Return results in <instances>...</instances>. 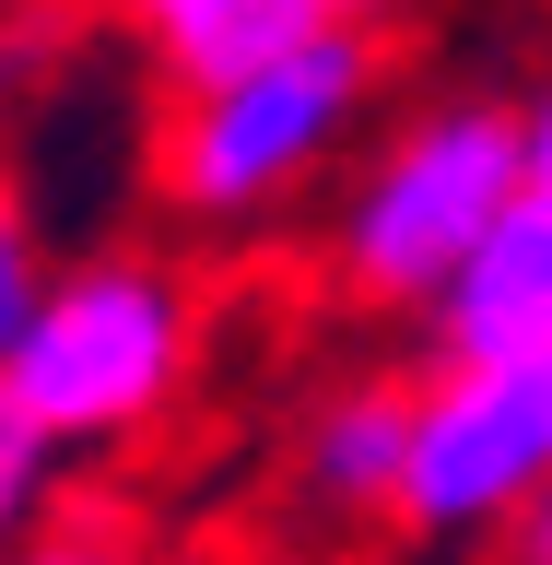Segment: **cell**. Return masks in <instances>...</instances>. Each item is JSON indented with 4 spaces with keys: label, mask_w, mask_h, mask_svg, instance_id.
Returning a JSON list of instances; mask_svg holds the SVG:
<instances>
[{
    "label": "cell",
    "mask_w": 552,
    "mask_h": 565,
    "mask_svg": "<svg viewBox=\"0 0 552 565\" xmlns=\"http://www.w3.org/2000/svg\"><path fill=\"white\" fill-rule=\"evenodd\" d=\"M388 35L377 24H317L294 47H271L259 71L153 95V141H141V189L188 236H236L294 212L329 166H353L365 118L388 106Z\"/></svg>",
    "instance_id": "1"
},
{
    "label": "cell",
    "mask_w": 552,
    "mask_h": 565,
    "mask_svg": "<svg viewBox=\"0 0 552 565\" xmlns=\"http://www.w3.org/2000/svg\"><path fill=\"white\" fill-rule=\"evenodd\" d=\"M0 565H165V554H153L130 519H106V507H47Z\"/></svg>",
    "instance_id": "8"
},
{
    "label": "cell",
    "mask_w": 552,
    "mask_h": 565,
    "mask_svg": "<svg viewBox=\"0 0 552 565\" xmlns=\"http://www.w3.org/2000/svg\"><path fill=\"white\" fill-rule=\"evenodd\" d=\"M423 342L435 365H552V201L518 189L506 224H494L458 282L423 307Z\"/></svg>",
    "instance_id": "5"
},
{
    "label": "cell",
    "mask_w": 552,
    "mask_h": 565,
    "mask_svg": "<svg viewBox=\"0 0 552 565\" xmlns=\"http://www.w3.org/2000/svg\"><path fill=\"white\" fill-rule=\"evenodd\" d=\"M201 12H212V0H106V24L141 35V47H165V35H176V24H201Z\"/></svg>",
    "instance_id": "11"
},
{
    "label": "cell",
    "mask_w": 552,
    "mask_h": 565,
    "mask_svg": "<svg viewBox=\"0 0 552 565\" xmlns=\"http://www.w3.org/2000/svg\"><path fill=\"white\" fill-rule=\"evenodd\" d=\"M317 24H329L317 0H212L201 24H176L165 47H153V95H188V83L259 71L271 47H294V35H317Z\"/></svg>",
    "instance_id": "7"
},
{
    "label": "cell",
    "mask_w": 552,
    "mask_h": 565,
    "mask_svg": "<svg viewBox=\"0 0 552 565\" xmlns=\"http://www.w3.org/2000/svg\"><path fill=\"white\" fill-rule=\"evenodd\" d=\"M188 377H201V282L165 247H71V259H47L24 330L0 353V401L24 413V436L47 459L153 436Z\"/></svg>",
    "instance_id": "2"
},
{
    "label": "cell",
    "mask_w": 552,
    "mask_h": 565,
    "mask_svg": "<svg viewBox=\"0 0 552 565\" xmlns=\"http://www.w3.org/2000/svg\"><path fill=\"white\" fill-rule=\"evenodd\" d=\"M317 12H329V24H377V35H388L400 12H423V0H317Z\"/></svg>",
    "instance_id": "14"
},
{
    "label": "cell",
    "mask_w": 552,
    "mask_h": 565,
    "mask_svg": "<svg viewBox=\"0 0 552 565\" xmlns=\"http://www.w3.org/2000/svg\"><path fill=\"white\" fill-rule=\"evenodd\" d=\"M552 494V365H423L400 436V542H506Z\"/></svg>",
    "instance_id": "4"
},
{
    "label": "cell",
    "mask_w": 552,
    "mask_h": 565,
    "mask_svg": "<svg viewBox=\"0 0 552 565\" xmlns=\"http://www.w3.org/2000/svg\"><path fill=\"white\" fill-rule=\"evenodd\" d=\"M35 519H47V448H35V436H24V413L0 401V554H12Z\"/></svg>",
    "instance_id": "10"
},
{
    "label": "cell",
    "mask_w": 552,
    "mask_h": 565,
    "mask_svg": "<svg viewBox=\"0 0 552 565\" xmlns=\"http://www.w3.org/2000/svg\"><path fill=\"white\" fill-rule=\"evenodd\" d=\"M400 436H412V377H342L294 424V494L317 519H342V530H388Z\"/></svg>",
    "instance_id": "6"
},
{
    "label": "cell",
    "mask_w": 552,
    "mask_h": 565,
    "mask_svg": "<svg viewBox=\"0 0 552 565\" xmlns=\"http://www.w3.org/2000/svg\"><path fill=\"white\" fill-rule=\"evenodd\" d=\"M35 12H59V0H0V35H12V24H35Z\"/></svg>",
    "instance_id": "15"
},
{
    "label": "cell",
    "mask_w": 552,
    "mask_h": 565,
    "mask_svg": "<svg viewBox=\"0 0 552 565\" xmlns=\"http://www.w3.org/2000/svg\"><path fill=\"white\" fill-rule=\"evenodd\" d=\"M494 565H552V494H541V507H529L518 530H506V554H494Z\"/></svg>",
    "instance_id": "13"
},
{
    "label": "cell",
    "mask_w": 552,
    "mask_h": 565,
    "mask_svg": "<svg viewBox=\"0 0 552 565\" xmlns=\"http://www.w3.org/2000/svg\"><path fill=\"white\" fill-rule=\"evenodd\" d=\"M518 153H529V189L552 201V71H541V83L518 95Z\"/></svg>",
    "instance_id": "12"
},
{
    "label": "cell",
    "mask_w": 552,
    "mask_h": 565,
    "mask_svg": "<svg viewBox=\"0 0 552 565\" xmlns=\"http://www.w3.org/2000/svg\"><path fill=\"white\" fill-rule=\"evenodd\" d=\"M529 189L518 153V95H423L400 106L342 177V212H329V282L377 318H423L458 282V259L506 224V201Z\"/></svg>",
    "instance_id": "3"
},
{
    "label": "cell",
    "mask_w": 552,
    "mask_h": 565,
    "mask_svg": "<svg viewBox=\"0 0 552 565\" xmlns=\"http://www.w3.org/2000/svg\"><path fill=\"white\" fill-rule=\"evenodd\" d=\"M35 282H47V224H35V201H24V177L0 166V353H12V330H24V307H35Z\"/></svg>",
    "instance_id": "9"
}]
</instances>
